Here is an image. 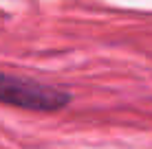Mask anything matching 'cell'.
<instances>
[{
	"label": "cell",
	"mask_w": 152,
	"mask_h": 149,
	"mask_svg": "<svg viewBox=\"0 0 152 149\" xmlns=\"http://www.w3.org/2000/svg\"><path fill=\"white\" fill-rule=\"evenodd\" d=\"M0 103L29 112H57L71 103V94L55 86L0 73Z\"/></svg>",
	"instance_id": "cell-1"
}]
</instances>
